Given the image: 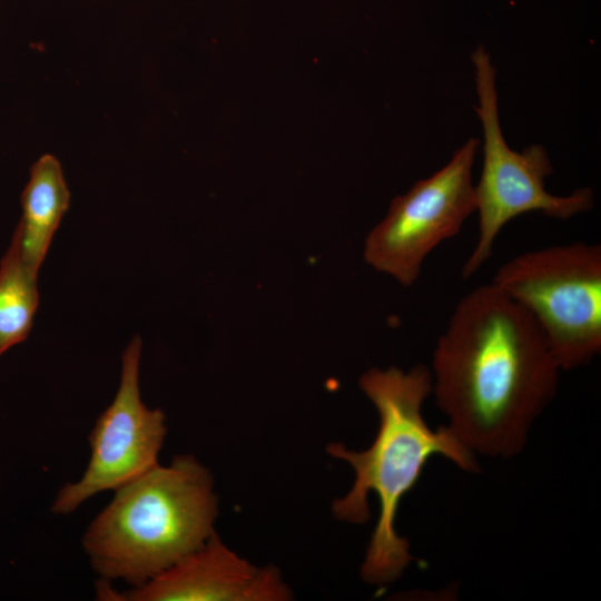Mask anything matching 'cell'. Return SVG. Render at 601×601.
Returning <instances> with one entry per match:
<instances>
[{
    "label": "cell",
    "mask_w": 601,
    "mask_h": 601,
    "mask_svg": "<svg viewBox=\"0 0 601 601\" xmlns=\"http://www.w3.org/2000/svg\"><path fill=\"white\" fill-rule=\"evenodd\" d=\"M560 372L532 317L489 283L460 299L437 338L432 392L471 452L509 459L554 398Z\"/></svg>",
    "instance_id": "obj_1"
},
{
    "label": "cell",
    "mask_w": 601,
    "mask_h": 601,
    "mask_svg": "<svg viewBox=\"0 0 601 601\" xmlns=\"http://www.w3.org/2000/svg\"><path fill=\"white\" fill-rule=\"evenodd\" d=\"M359 386L378 413V430L371 446L361 452L339 443L327 446L332 456L347 462L355 473L353 486L332 509L338 520L362 524L370 519L368 495H376L380 514L361 573L371 584H386L413 560L408 541L396 532L395 519L428 459L442 455L466 472L477 471L479 464L447 426L433 430L425 422L422 407L432 393V374L425 365L408 371L371 368L361 376Z\"/></svg>",
    "instance_id": "obj_2"
},
{
    "label": "cell",
    "mask_w": 601,
    "mask_h": 601,
    "mask_svg": "<svg viewBox=\"0 0 601 601\" xmlns=\"http://www.w3.org/2000/svg\"><path fill=\"white\" fill-rule=\"evenodd\" d=\"M217 514L210 472L193 455H178L117 489L82 546L101 580L139 587L200 548Z\"/></svg>",
    "instance_id": "obj_3"
},
{
    "label": "cell",
    "mask_w": 601,
    "mask_h": 601,
    "mask_svg": "<svg viewBox=\"0 0 601 601\" xmlns=\"http://www.w3.org/2000/svg\"><path fill=\"white\" fill-rule=\"evenodd\" d=\"M538 325L561 371L601 349V247L574 242L514 256L492 282Z\"/></svg>",
    "instance_id": "obj_4"
},
{
    "label": "cell",
    "mask_w": 601,
    "mask_h": 601,
    "mask_svg": "<svg viewBox=\"0 0 601 601\" xmlns=\"http://www.w3.org/2000/svg\"><path fill=\"white\" fill-rule=\"evenodd\" d=\"M479 105L475 111L483 131V165L474 185L479 236L462 266V276H474L492 256L503 227L515 217L538 211L555 219H569L589 211L593 191L582 187L570 195L556 196L545 189L553 168L545 148L532 145L513 150L505 141L499 118L495 69L482 46L472 53Z\"/></svg>",
    "instance_id": "obj_5"
},
{
    "label": "cell",
    "mask_w": 601,
    "mask_h": 601,
    "mask_svg": "<svg viewBox=\"0 0 601 601\" xmlns=\"http://www.w3.org/2000/svg\"><path fill=\"white\" fill-rule=\"evenodd\" d=\"M477 147L479 140L470 138L446 165L392 200L365 239L368 265L406 287L418 279L427 256L475 213L472 169Z\"/></svg>",
    "instance_id": "obj_6"
},
{
    "label": "cell",
    "mask_w": 601,
    "mask_h": 601,
    "mask_svg": "<svg viewBox=\"0 0 601 601\" xmlns=\"http://www.w3.org/2000/svg\"><path fill=\"white\" fill-rule=\"evenodd\" d=\"M141 339L135 336L121 356V377L111 404L98 416L91 433L90 459L82 476L65 484L51 511L58 515L76 511L91 496L116 491L158 465L166 437V417L147 407L140 397Z\"/></svg>",
    "instance_id": "obj_7"
},
{
    "label": "cell",
    "mask_w": 601,
    "mask_h": 601,
    "mask_svg": "<svg viewBox=\"0 0 601 601\" xmlns=\"http://www.w3.org/2000/svg\"><path fill=\"white\" fill-rule=\"evenodd\" d=\"M290 590L279 571L259 568L227 548L214 532L197 550L127 592L100 580V600L125 601H283Z\"/></svg>",
    "instance_id": "obj_8"
},
{
    "label": "cell",
    "mask_w": 601,
    "mask_h": 601,
    "mask_svg": "<svg viewBox=\"0 0 601 601\" xmlns=\"http://www.w3.org/2000/svg\"><path fill=\"white\" fill-rule=\"evenodd\" d=\"M70 194L59 160L43 155L30 169V179L21 195V252L29 268L38 274L52 237L69 207Z\"/></svg>",
    "instance_id": "obj_9"
},
{
    "label": "cell",
    "mask_w": 601,
    "mask_h": 601,
    "mask_svg": "<svg viewBox=\"0 0 601 601\" xmlns=\"http://www.w3.org/2000/svg\"><path fill=\"white\" fill-rule=\"evenodd\" d=\"M37 275L23 259L19 229L0 263V355L23 342L39 303Z\"/></svg>",
    "instance_id": "obj_10"
}]
</instances>
